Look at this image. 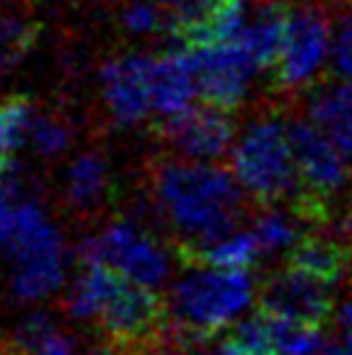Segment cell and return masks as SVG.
<instances>
[{
    "label": "cell",
    "instance_id": "obj_1",
    "mask_svg": "<svg viewBox=\"0 0 352 355\" xmlns=\"http://www.w3.org/2000/svg\"><path fill=\"white\" fill-rule=\"evenodd\" d=\"M244 187L234 171L207 161L161 158L150 166V195L184 244L215 241L238 228Z\"/></svg>",
    "mask_w": 352,
    "mask_h": 355
},
{
    "label": "cell",
    "instance_id": "obj_2",
    "mask_svg": "<svg viewBox=\"0 0 352 355\" xmlns=\"http://www.w3.org/2000/svg\"><path fill=\"white\" fill-rule=\"evenodd\" d=\"M254 283L246 270H223L210 265H186L166 298L168 337L184 350L220 335L246 311Z\"/></svg>",
    "mask_w": 352,
    "mask_h": 355
},
{
    "label": "cell",
    "instance_id": "obj_3",
    "mask_svg": "<svg viewBox=\"0 0 352 355\" xmlns=\"http://www.w3.org/2000/svg\"><path fill=\"white\" fill-rule=\"evenodd\" d=\"M231 171L256 205L293 202L301 195L293 132L280 117L252 122L231 148Z\"/></svg>",
    "mask_w": 352,
    "mask_h": 355
},
{
    "label": "cell",
    "instance_id": "obj_4",
    "mask_svg": "<svg viewBox=\"0 0 352 355\" xmlns=\"http://www.w3.org/2000/svg\"><path fill=\"white\" fill-rule=\"evenodd\" d=\"M332 50V21L316 3H288L283 47L274 62V86L298 91L311 86Z\"/></svg>",
    "mask_w": 352,
    "mask_h": 355
},
{
    "label": "cell",
    "instance_id": "obj_5",
    "mask_svg": "<svg viewBox=\"0 0 352 355\" xmlns=\"http://www.w3.org/2000/svg\"><path fill=\"white\" fill-rule=\"evenodd\" d=\"M78 259L114 267L130 280L156 288V291L168 277L166 249L130 218L112 220L101 234L83 239L78 247Z\"/></svg>",
    "mask_w": 352,
    "mask_h": 355
},
{
    "label": "cell",
    "instance_id": "obj_6",
    "mask_svg": "<svg viewBox=\"0 0 352 355\" xmlns=\"http://www.w3.org/2000/svg\"><path fill=\"white\" fill-rule=\"evenodd\" d=\"M13 259L10 291L19 301H42L55 293L65 275V247L58 228L47 218L21 231L10 244Z\"/></svg>",
    "mask_w": 352,
    "mask_h": 355
},
{
    "label": "cell",
    "instance_id": "obj_7",
    "mask_svg": "<svg viewBox=\"0 0 352 355\" xmlns=\"http://www.w3.org/2000/svg\"><path fill=\"white\" fill-rule=\"evenodd\" d=\"M197 73V94L213 107L234 112L246 99L259 62L238 40L189 47Z\"/></svg>",
    "mask_w": 352,
    "mask_h": 355
},
{
    "label": "cell",
    "instance_id": "obj_8",
    "mask_svg": "<svg viewBox=\"0 0 352 355\" xmlns=\"http://www.w3.org/2000/svg\"><path fill=\"white\" fill-rule=\"evenodd\" d=\"M156 132L179 158L189 161H215L234 148L236 122L228 109L213 104L189 107L184 114L164 122H153Z\"/></svg>",
    "mask_w": 352,
    "mask_h": 355
},
{
    "label": "cell",
    "instance_id": "obj_9",
    "mask_svg": "<svg viewBox=\"0 0 352 355\" xmlns=\"http://www.w3.org/2000/svg\"><path fill=\"white\" fill-rule=\"evenodd\" d=\"M259 309L324 327L332 314V283L288 262V267L272 272L262 283Z\"/></svg>",
    "mask_w": 352,
    "mask_h": 355
},
{
    "label": "cell",
    "instance_id": "obj_10",
    "mask_svg": "<svg viewBox=\"0 0 352 355\" xmlns=\"http://www.w3.org/2000/svg\"><path fill=\"white\" fill-rule=\"evenodd\" d=\"M153 65L156 58L140 52H127L104 62V104L119 125H140L143 119L153 117Z\"/></svg>",
    "mask_w": 352,
    "mask_h": 355
},
{
    "label": "cell",
    "instance_id": "obj_11",
    "mask_svg": "<svg viewBox=\"0 0 352 355\" xmlns=\"http://www.w3.org/2000/svg\"><path fill=\"white\" fill-rule=\"evenodd\" d=\"M197 73L189 55V47L171 50L156 58L153 65V122L179 117L189 107H195Z\"/></svg>",
    "mask_w": 352,
    "mask_h": 355
},
{
    "label": "cell",
    "instance_id": "obj_12",
    "mask_svg": "<svg viewBox=\"0 0 352 355\" xmlns=\"http://www.w3.org/2000/svg\"><path fill=\"white\" fill-rule=\"evenodd\" d=\"M308 117L337 143L352 164V80H332L313 89Z\"/></svg>",
    "mask_w": 352,
    "mask_h": 355
},
{
    "label": "cell",
    "instance_id": "obj_13",
    "mask_svg": "<svg viewBox=\"0 0 352 355\" xmlns=\"http://www.w3.org/2000/svg\"><path fill=\"white\" fill-rule=\"evenodd\" d=\"M350 241H344L337 234H322V231H308L298 239V244L290 249L288 262L298 265L313 272V275L324 277L329 283H340L347 272H350Z\"/></svg>",
    "mask_w": 352,
    "mask_h": 355
},
{
    "label": "cell",
    "instance_id": "obj_14",
    "mask_svg": "<svg viewBox=\"0 0 352 355\" xmlns=\"http://www.w3.org/2000/svg\"><path fill=\"white\" fill-rule=\"evenodd\" d=\"M112 182H109V164L98 153H83L76 158L65 177V198L76 210H94L107 200Z\"/></svg>",
    "mask_w": 352,
    "mask_h": 355
},
{
    "label": "cell",
    "instance_id": "obj_15",
    "mask_svg": "<svg viewBox=\"0 0 352 355\" xmlns=\"http://www.w3.org/2000/svg\"><path fill=\"white\" fill-rule=\"evenodd\" d=\"M308 226L301 213L290 205V210H280L274 205H264V210L254 218L252 234L262 249V259L277 254H290V249L303 236V228Z\"/></svg>",
    "mask_w": 352,
    "mask_h": 355
},
{
    "label": "cell",
    "instance_id": "obj_16",
    "mask_svg": "<svg viewBox=\"0 0 352 355\" xmlns=\"http://www.w3.org/2000/svg\"><path fill=\"white\" fill-rule=\"evenodd\" d=\"M37 109L26 96L0 99V177L16 168L21 146L29 140Z\"/></svg>",
    "mask_w": 352,
    "mask_h": 355
},
{
    "label": "cell",
    "instance_id": "obj_17",
    "mask_svg": "<svg viewBox=\"0 0 352 355\" xmlns=\"http://www.w3.org/2000/svg\"><path fill=\"white\" fill-rule=\"evenodd\" d=\"M16 345L24 355H76V345L47 314H31L21 322Z\"/></svg>",
    "mask_w": 352,
    "mask_h": 355
},
{
    "label": "cell",
    "instance_id": "obj_18",
    "mask_svg": "<svg viewBox=\"0 0 352 355\" xmlns=\"http://www.w3.org/2000/svg\"><path fill=\"white\" fill-rule=\"evenodd\" d=\"M37 40H39V26L34 21H24L16 16L0 19V76H6L13 65H19Z\"/></svg>",
    "mask_w": 352,
    "mask_h": 355
},
{
    "label": "cell",
    "instance_id": "obj_19",
    "mask_svg": "<svg viewBox=\"0 0 352 355\" xmlns=\"http://www.w3.org/2000/svg\"><path fill=\"white\" fill-rule=\"evenodd\" d=\"M29 143L39 156L55 158L60 153H65L70 146V130L55 114H37L34 125L29 132Z\"/></svg>",
    "mask_w": 352,
    "mask_h": 355
},
{
    "label": "cell",
    "instance_id": "obj_20",
    "mask_svg": "<svg viewBox=\"0 0 352 355\" xmlns=\"http://www.w3.org/2000/svg\"><path fill=\"white\" fill-rule=\"evenodd\" d=\"M164 24H166L164 10L150 0H135L122 10V26L130 34H153V31L164 29Z\"/></svg>",
    "mask_w": 352,
    "mask_h": 355
},
{
    "label": "cell",
    "instance_id": "obj_21",
    "mask_svg": "<svg viewBox=\"0 0 352 355\" xmlns=\"http://www.w3.org/2000/svg\"><path fill=\"white\" fill-rule=\"evenodd\" d=\"M334 68L342 78L352 80V13L342 21L340 26V34L334 40Z\"/></svg>",
    "mask_w": 352,
    "mask_h": 355
},
{
    "label": "cell",
    "instance_id": "obj_22",
    "mask_svg": "<svg viewBox=\"0 0 352 355\" xmlns=\"http://www.w3.org/2000/svg\"><path fill=\"white\" fill-rule=\"evenodd\" d=\"M210 355H274L270 347L259 345V343H252V340H246L241 337L238 332H228V335L220 340L215 345V350Z\"/></svg>",
    "mask_w": 352,
    "mask_h": 355
},
{
    "label": "cell",
    "instance_id": "obj_23",
    "mask_svg": "<svg viewBox=\"0 0 352 355\" xmlns=\"http://www.w3.org/2000/svg\"><path fill=\"white\" fill-rule=\"evenodd\" d=\"M337 324H340V337H342V343L352 350V298L340 309Z\"/></svg>",
    "mask_w": 352,
    "mask_h": 355
},
{
    "label": "cell",
    "instance_id": "obj_24",
    "mask_svg": "<svg viewBox=\"0 0 352 355\" xmlns=\"http://www.w3.org/2000/svg\"><path fill=\"white\" fill-rule=\"evenodd\" d=\"M0 355H24L16 343H0Z\"/></svg>",
    "mask_w": 352,
    "mask_h": 355
},
{
    "label": "cell",
    "instance_id": "obj_25",
    "mask_svg": "<svg viewBox=\"0 0 352 355\" xmlns=\"http://www.w3.org/2000/svg\"><path fill=\"white\" fill-rule=\"evenodd\" d=\"M256 3H267V0H256Z\"/></svg>",
    "mask_w": 352,
    "mask_h": 355
},
{
    "label": "cell",
    "instance_id": "obj_26",
    "mask_svg": "<svg viewBox=\"0 0 352 355\" xmlns=\"http://www.w3.org/2000/svg\"><path fill=\"white\" fill-rule=\"evenodd\" d=\"M164 3H171V0H164Z\"/></svg>",
    "mask_w": 352,
    "mask_h": 355
},
{
    "label": "cell",
    "instance_id": "obj_27",
    "mask_svg": "<svg viewBox=\"0 0 352 355\" xmlns=\"http://www.w3.org/2000/svg\"><path fill=\"white\" fill-rule=\"evenodd\" d=\"M0 6H3V0H0Z\"/></svg>",
    "mask_w": 352,
    "mask_h": 355
},
{
    "label": "cell",
    "instance_id": "obj_28",
    "mask_svg": "<svg viewBox=\"0 0 352 355\" xmlns=\"http://www.w3.org/2000/svg\"><path fill=\"white\" fill-rule=\"evenodd\" d=\"M347 3H350V0H347Z\"/></svg>",
    "mask_w": 352,
    "mask_h": 355
}]
</instances>
